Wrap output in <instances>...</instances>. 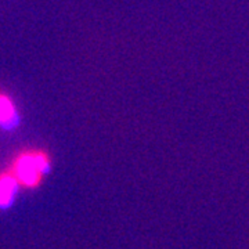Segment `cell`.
<instances>
[{"mask_svg": "<svg viewBox=\"0 0 249 249\" xmlns=\"http://www.w3.org/2000/svg\"><path fill=\"white\" fill-rule=\"evenodd\" d=\"M17 108L14 106L13 100L7 94L0 93V127L11 129L17 124Z\"/></svg>", "mask_w": 249, "mask_h": 249, "instance_id": "obj_3", "label": "cell"}, {"mask_svg": "<svg viewBox=\"0 0 249 249\" xmlns=\"http://www.w3.org/2000/svg\"><path fill=\"white\" fill-rule=\"evenodd\" d=\"M52 169L50 158L43 151H25L18 155L11 172L18 180L19 186L35 188L40 184L43 175Z\"/></svg>", "mask_w": 249, "mask_h": 249, "instance_id": "obj_1", "label": "cell"}, {"mask_svg": "<svg viewBox=\"0 0 249 249\" xmlns=\"http://www.w3.org/2000/svg\"><path fill=\"white\" fill-rule=\"evenodd\" d=\"M19 187L21 186L11 170L0 175V211H7L14 205Z\"/></svg>", "mask_w": 249, "mask_h": 249, "instance_id": "obj_2", "label": "cell"}]
</instances>
